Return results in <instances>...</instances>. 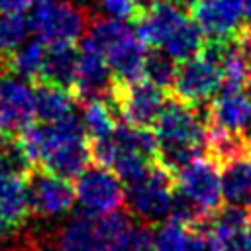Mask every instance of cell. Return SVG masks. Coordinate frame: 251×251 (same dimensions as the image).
Here are the masks:
<instances>
[{
  "mask_svg": "<svg viewBox=\"0 0 251 251\" xmlns=\"http://www.w3.org/2000/svg\"><path fill=\"white\" fill-rule=\"evenodd\" d=\"M18 141L33 167L65 180L76 178L90 161V141L76 112L51 124H31Z\"/></svg>",
  "mask_w": 251,
  "mask_h": 251,
  "instance_id": "obj_1",
  "label": "cell"
},
{
  "mask_svg": "<svg viewBox=\"0 0 251 251\" xmlns=\"http://www.w3.org/2000/svg\"><path fill=\"white\" fill-rule=\"evenodd\" d=\"M157 137L155 163L173 176L198 159L206 145L208 108L169 98L153 126Z\"/></svg>",
  "mask_w": 251,
  "mask_h": 251,
  "instance_id": "obj_2",
  "label": "cell"
},
{
  "mask_svg": "<svg viewBox=\"0 0 251 251\" xmlns=\"http://www.w3.org/2000/svg\"><path fill=\"white\" fill-rule=\"evenodd\" d=\"M88 141L94 165L110 169L124 184L137 180L155 163L157 137L151 127L118 124L110 135Z\"/></svg>",
  "mask_w": 251,
  "mask_h": 251,
  "instance_id": "obj_3",
  "label": "cell"
},
{
  "mask_svg": "<svg viewBox=\"0 0 251 251\" xmlns=\"http://www.w3.org/2000/svg\"><path fill=\"white\" fill-rule=\"evenodd\" d=\"M80 43L96 49L106 59L116 80H137L143 76L147 45L126 22L110 16H90Z\"/></svg>",
  "mask_w": 251,
  "mask_h": 251,
  "instance_id": "obj_4",
  "label": "cell"
},
{
  "mask_svg": "<svg viewBox=\"0 0 251 251\" xmlns=\"http://www.w3.org/2000/svg\"><path fill=\"white\" fill-rule=\"evenodd\" d=\"M175 176L153 163L137 180L126 184V204L137 222L155 226L171 216Z\"/></svg>",
  "mask_w": 251,
  "mask_h": 251,
  "instance_id": "obj_5",
  "label": "cell"
},
{
  "mask_svg": "<svg viewBox=\"0 0 251 251\" xmlns=\"http://www.w3.org/2000/svg\"><path fill=\"white\" fill-rule=\"evenodd\" d=\"M90 16L92 14L84 6H78L71 0H49L35 4L27 18L31 33H35V37L43 43L75 45V41L82 39Z\"/></svg>",
  "mask_w": 251,
  "mask_h": 251,
  "instance_id": "obj_6",
  "label": "cell"
},
{
  "mask_svg": "<svg viewBox=\"0 0 251 251\" xmlns=\"http://www.w3.org/2000/svg\"><path fill=\"white\" fill-rule=\"evenodd\" d=\"M110 98L124 124L133 127H153L157 116L167 102L165 88L153 84L145 76L137 80L114 78Z\"/></svg>",
  "mask_w": 251,
  "mask_h": 251,
  "instance_id": "obj_7",
  "label": "cell"
},
{
  "mask_svg": "<svg viewBox=\"0 0 251 251\" xmlns=\"http://www.w3.org/2000/svg\"><path fill=\"white\" fill-rule=\"evenodd\" d=\"M222 80L224 75L220 65L200 51L198 55L178 63L175 80L171 84V92L173 98L184 104L202 106L218 94Z\"/></svg>",
  "mask_w": 251,
  "mask_h": 251,
  "instance_id": "obj_8",
  "label": "cell"
},
{
  "mask_svg": "<svg viewBox=\"0 0 251 251\" xmlns=\"http://www.w3.org/2000/svg\"><path fill=\"white\" fill-rule=\"evenodd\" d=\"M29 214L39 222H61L67 218L76 202L71 180L49 175L45 171H29L27 175Z\"/></svg>",
  "mask_w": 251,
  "mask_h": 251,
  "instance_id": "obj_9",
  "label": "cell"
},
{
  "mask_svg": "<svg viewBox=\"0 0 251 251\" xmlns=\"http://www.w3.org/2000/svg\"><path fill=\"white\" fill-rule=\"evenodd\" d=\"M75 196L84 212L100 216L126 204V186L110 169L92 165L75 178Z\"/></svg>",
  "mask_w": 251,
  "mask_h": 251,
  "instance_id": "obj_10",
  "label": "cell"
},
{
  "mask_svg": "<svg viewBox=\"0 0 251 251\" xmlns=\"http://www.w3.org/2000/svg\"><path fill=\"white\" fill-rule=\"evenodd\" d=\"M35 120V94L29 80L0 71V135L18 137Z\"/></svg>",
  "mask_w": 251,
  "mask_h": 251,
  "instance_id": "obj_11",
  "label": "cell"
},
{
  "mask_svg": "<svg viewBox=\"0 0 251 251\" xmlns=\"http://www.w3.org/2000/svg\"><path fill=\"white\" fill-rule=\"evenodd\" d=\"M175 176L176 192L188 198L204 214L212 216L218 208H222L224 198L220 184V167L212 159L198 157L192 163H188L182 171H178Z\"/></svg>",
  "mask_w": 251,
  "mask_h": 251,
  "instance_id": "obj_12",
  "label": "cell"
},
{
  "mask_svg": "<svg viewBox=\"0 0 251 251\" xmlns=\"http://www.w3.org/2000/svg\"><path fill=\"white\" fill-rule=\"evenodd\" d=\"M190 22L192 20L188 18V14L180 12L171 2L165 0L137 16L135 33L147 47L161 49L167 53L175 45V41L184 33V29L190 25Z\"/></svg>",
  "mask_w": 251,
  "mask_h": 251,
  "instance_id": "obj_13",
  "label": "cell"
},
{
  "mask_svg": "<svg viewBox=\"0 0 251 251\" xmlns=\"http://www.w3.org/2000/svg\"><path fill=\"white\" fill-rule=\"evenodd\" d=\"M206 39H227L243 29V0H200L190 12Z\"/></svg>",
  "mask_w": 251,
  "mask_h": 251,
  "instance_id": "obj_14",
  "label": "cell"
},
{
  "mask_svg": "<svg viewBox=\"0 0 251 251\" xmlns=\"http://www.w3.org/2000/svg\"><path fill=\"white\" fill-rule=\"evenodd\" d=\"M112 86H114V75L106 59L96 49L80 43L75 80L71 86L75 98L80 102L94 98H108L112 94Z\"/></svg>",
  "mask_w": 251,
  "mask_h": 251,
  "instance_id": "obj_15",
  "label": "cell"
},
{
  "mask_svg": "<svg viewBox=\"0 0 251 251\" xmlns=\"http://www.w3.org/2000/svg\"><path fill=\"white\" fill-rule=\"evenodd\" d=\"M208 124L226 131L245 133L251 126V96L243 86L222 84L208 102Z\"/></svg>",
  "mask_w": 251,
  "mask_h": 251,
  "instance_id": "obj_16",
  "label": "cell"
},
{
  "mask_svg": "<svg viewBox=\"0 0 251 251\" xmlns=\"http://www.w3.org/2000/svg\"><path fill=\"white\" fill-rule=\"evenodd\" d=\"M33 241L41 247H47V251H100L94 229V214L84 210L67 218L45 239L39 241L33 237Z\"/></svg>",
  "mask_w": 251,
  "mask_h": 251,
  "instance_id": "obj_17",
  "label": "cell"
},
{
  "mask_svg": "<svg viewBox=\"0 0 251 251\" xmlns=\"http://www.w3.org/2000/svg\"><path fill=\"white\" fill-rule=\"evenodd\" d=\"M29 216L27 175L0 171V224L20 233Z\"/></svg>",
  "mask_w": 251,
  "mask_h": 251,
  "instance_id": "obj_18",
  "label": "cell"
},
{
  "mask_svg": "<svg viewBox=\"0 0 251 251\" xmlns=\"http://www.w3.org/2000/svg\"><path fill=\"white\" fill-rule=\"evenodd\" d=\"M222 198L229 206L251 212V155L237 157L220 167Z\"/></svg>",
  "mask_w": 251,
  "mask_h": 251,
  "instance_id": "obj_19",
  "label": "cell"
},
{
  "mask_svg": "<svg viewBox=\"0 0 251 251\" xmlns=\"http://www.w3.org/2000/svg\"><path fill=\"white\" fill-rule=\"evenodd\" d=\"M35 94V118L41 124L57 122L75 112V94L53 82H33Z\"/></svg>",
  "mask_w": 251,
  "mask_h": 251,
  "instance_id": "obj_20",
  "label": "cell"
},
{
  "mask_svg": "<svg viewBox=\"0 0 251 251\" xmlns=\"http://www.w3.org/2000/svg\"><path fill=\"white\" fill-rule=\"evenodd\" d=\"M76 59H78V49L69 43H47L45 59H43V69L41 76L37 82H53L59 86H65L71 90L73 80H75V71H76Z\"/></svg>",
  "mask_w": 251,
  "mask_h": 251,
  "instance_id": "obj_21",
  "label": "cell"
},
{
  "mask_svg": "<svg viewBox=\"0 0 251 251\" xmlns=\"http://www.w3.org/2000/svg\"><path fill=\"white\" fill-rule=\"evenodd\" d=\"M45 51H47V43H43L41 39L25 41L12 55L6 57V61L2 63V71H8L29 82H37L41 76Z\"/></svg>",
  "mask_w": 251,
  "mask_h": 251,
  "instance_id": "obj_22",
  "label": "cell"
},
{
  "mask_svg": "<svg viewBox=\"0 0 251 251\" xmlns=\"http://www.w3.org/2000/svg\"><path fill=\"white\" fill-rule=\"evenodd\" d=\"M118 110L112 102V98H94L82 102V126L88 135V139H98L110 135L118 127Z\"/></svg>",
  "mask_w": 251,
  "mask_h": 251,
  "instance_id": "obj_23",
  "label": "cell"
},
{
  "mask_svg": "<svg viewBox=\"0 0 251 251\" xmlns=\"http://www.w3.org/2000/svg\"><path fill=\"white\" fill-rule=\"evenodd\" d=\"M29 33V18L24 16V12L0 14V67L8 55H12L22 43L27 41Z\"/></svg>",
  "mask_w": 251,
  "mask_h": 251,
  "instance_id": "obj_24",
  "label": "cell"
},
{
  "mask_svg": "<svg viewBox=\"0 0 251 251\" xmlns=\"http://www.w3.org/2000/svg\"><path fill=\"white\" fill-rule=\"evenodd\" d=\"M190 227L178 220H165L153 231L151 251H186Z\"/></svg>",
  "mask_w": 251,
  "mask_h": 251,
  "instance_id": "obj_25",
  "label": "cell"
},
{
  "mask_svg": "<svg viewBox=\"0 0 251 251\" xmlns=\"http://www.w3.org/2000/svg\"><path fill=\"white\" fill-rule=\"evenodd\" d=\"M176 67L178 65L171 55H167L161 49H151L145 53L143 76L161 88H171L176 75Z\"/></svg>",
  "mask_w": 251,
  "mask_h": 251,
  "instance_id": "obj_26",
  "label": "cell"
},
{
  "mask_svg": "<svg viewBox=\"0 0 251 251\" xmlns=\"http://www.w3.org/2000/svg\"><path fill=\"white\" fill-rule=\"evenodd\" d=\"M153 229L143 222H131L108 251H151Z\"/></svg>",
  "mask_w": 251,
  "mask_h": 251,
  "instance_id": "obj_27",
  "label": "cell"
},
{
  "mask_svg": "<svg viewBox=\"0 0 251 251\" xmlns=\"http://www.w3.org/2000/svg\"><path fill=\"white\" fill-rule=\"evenodd\" d=\"M216 241L220 251H251V216L245 222V226H241L233 233L220 237Z\"/></svg>",
  "mask_w": 251,
  "mask_h": 251,
  "instance_id": "obj_28",
  "label": "cell"
},
{
  "mask_svg": "<svg viewBox=\"0 0 251 251\" xmlns=\"http://www.w3.org/2000/svg\"><path fill=\"white\" fill-rule=\"evenodd\" d=\"M100 4V8L104 10L106 16L116 18V20H137L139 16V8L135 0H96Z\"/></svg>",
  "mask_w": 251,
  "mask_h": 251,
  "instance_id": "obj_29",
  "label": "cell"
},
{
  "mask_svg": "<svg viewBox=\"0 0 251 251\" xmlns=\"http://www.w3.org/2000/svg\"><path fill=\"white\" fill-rule=\"evenodd\" d=\"M186 251H220L218 241H216L214 233L210 231L208 224L190 227V235H188Z\"/></svg>",
  "mask_w": 251,
  "mask_h": 251,
  "instance_id": "obj_30",
  "label": "cell"
},
{
  "mask_svg": "<svg viewBox=\"0 0 251 251\" xmlns=\"http://www.w3.org/2000/svg\"><path fill=\"white\" fill-rule=\"evenodd\" d=\"M29 4H31V0H0V14L24 12Z\"/></svg>",
  "mask_w": 251,
  "mask_h": 251,
  "instance_id": "obj_31",
  "label": "cell"
},
{
  "mask_svg": "<svg viewBox=\"0 0 251 251\" xmlns=\"http://www.w3.org/2000/svg\"><path fill=\"white\" fill-rule=\"evenodd\" d=\"M167 2H171L175 8H178L180 12H184V14H190L192 10H194V6L200 2V0H167Z\"/></svg>",
  "mask_w": 251,
  "mask_h": 251,
  "instance_id": "obj_32",
  "label": "cell"
},
{
  "mask_svg": "<svg viewBox=\"0 0 251 251\" xmlns=\"http://www.w3.org/2000/svg\"><path fill=\"white\" fill-rule=\"evenodd\" d=\"M135 2H137V8H139V14H143L145 10L157 6V4H161V2H165V0H135Z\"/></svg>",
  "mask_w": 251,
  "mask_h": 251,
  "instance_id": "obj_33",
  "label": "cell"
},
{
  "mask_svg": "<svg viewBox=\"0 0 251 251\" xmlns=\"http://www.w3.org/2000/svg\"><path fill=\"white\" fill-rule=\"evenodd\" d=\"M0 251H35V247H33V243H31V239H29L25 245H12V247L0 249Z\"/></svg>",
  "mask_w": 251,
  "mask_h": 251,
  "instance_id": "obj_34",
  "label": "cell"
},
{
  "mask_svg": "<svg viewBox=\"0 0 251 251\" xmlns=\"http://www.w3.org/2000/svg\"><path fill=\"white\" fill-rule=\"evenodd\" d=\"M243 10H245V18L251 16V0H243Z\"/></svg>",
  "mask_w": 251,
  "mask_h": 251,
  "instance_id": "obj_35",
  "label": "cell"
},
{
  "mask_svg": "<svg viewBox=\"0 0 251 251\" xmlns=\"http://www.w3.org/2000/svg\"><path fill=\"white\" fill-rule=\"evenodd\" d=\"M245 139H247V149H249V155H251V126L245 131Z\"/></svg>",
  "mask_w": 251,
  "mask_h": 251,
  "instance_id": "obj_36",
  "label": "cell"
},
{
  "mask_svg": "<svg viewBox=\"0 0 251 251\" xmlns=\"http://www.w3.org/2000/svg\"><path fill=\"white\" fill-rule=\"evenodd\" d=\"M245 88H247V94L251 96V76H249V80H247V86H245Z\"/></svg>",
  "mask_w": 251,
  "mask_h": 251,
  "instance_id": "obj_37",
  "label": "cell"
},
{
  "mask_svg": "<svg viewBox=\"0 0 251 251\" xmlns=\"http://www.w3.org/2000/svg\"><path fill=\"white\" fill-rule=\"evenodd\" d=\"M245 29H249V31H251V16L247 18V24H245Z\"/></svg>",
  "mask_w": 251,
  "mask_h": 251,
  "instance_id": "obj_38",
  "label": "cell"
},
{
  "mask_svg": "<svg viewBox=\"0 0 251 251\" xmlns=\"http://www.w3.org/2000/svg\"><path fill=\"white\" fill-rule=\"evenodd\" d=\"M31 2H35V4H43V2H49V0H31Z\"/></svg>",
  "mask_w": 251,
  "mask_h": 251,
  "instance_id": "obj_39",
  "label": "cell"
},
{
  "mask_svg": "<svg viewBox=\"0 0 251 251\" xmlns=\"http://www.w3.org/2000/svg\"><path fill=\"white\" fill-rule=\"evenodd\" d=\"M0 71H2V67H0Z\"/></svg>",
  "mask_w": 251,
  "mask_h": 251,
  "instance_id": "obj_40",
  "label": "cell"
}]
</instances>
